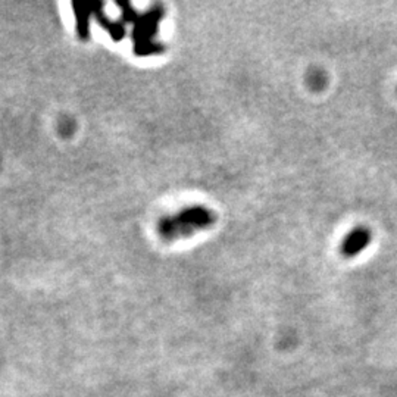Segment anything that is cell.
<instances>
[{"instance_id":"3957f363","label":"cell","mask_w":397,"mask_h":397,"mask_svg":"<svg viewBox=\"0 0 397 397\" xmlns=\"http://www.w3.org/2000/svg\"><path fill=\"white\" fill-rule=\"evenodd\" d=\"M370 241H371V232L368 230L363 227L354 228L352 232H349V236L344 239L341 244V253L346 258H353L368 246Z\"/></svg>"},{"instance_id":"6da1fadb","label":"cell","mask_w":397,"mask_h":397,"mask_svg":"<svg viewBox=\"0 0 397 397\" xmlns=\"http://www.w3.org/2000/svg\"><path fill=\"white\" fill-rule=\"evenodd\" d=\"M213 222V213L205 208H190L176 217H169L160 222L159 231L162 237L174 240L186 237L187 234L206 228Z\"/></svg>"},{"instance_id":"7a4b0ae2","label":"cell","mask_w":397,"mask_h":397,"mask_svg":"<svg viewBox=\"0 0 397 397\" xmlns=\"http://www.w3.org/2000/svg\"><path fill=\"white\" fill-rule=\"evenodd\" d=\"M140 21L137 29H134L136 50L139 55H152L160 52V46L154 43V38L158 29V24L162 18V8L156 6L152 9L145 16H137Z\"/></svg>"}]
</instances>
